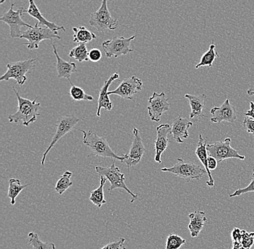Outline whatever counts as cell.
Here are the masks:
<instances>
[{"instance_id":"obj_21","label":"cell","mask_w":254,"mask_h":249,"mask_svg":"<svg viewBox=\"0 0 254 249\" xmlns=\"http://www.w3.org/2000/svg\"><path fill=\"white\" fill-rule=\"evenodd\" d=\"M28 1H29V7L28 9H25V12L29 14V15H31L33 18L36 19L39 21L40 25L47 27V28H50L51 30L54 31H66L64 27L59 26V25H56L55 23L49 21L47 19H45L44 15L40 12L39 8L35 4L34 0H28Z\"/></svg>"},{"instance_id":"obj_15","label":"cell","mask_w":254,"mask_h":249,"mask_svg":"<svg viewBox=\"0 0 254 249\" xmlns=\"http://www.w3.org/2000/svg\"><path fill=\"white\" fill-rule=\"evenodd\" d=\"M210 113L212 117L210 121L213 123L221 122H228L233 123L237 119V110L234 106L230 104L229 99L225 100L223 104L220 107H214L211 109Z\"/></svg>"},{"instance_id":"obj_42","label":"cell","mask_w":254,"mask_h":249,"mask_svg":"<svg viewBox=\"0 0 254 249\" xmlns=\"http://www.w3.org/2000/svg\"><path fill=\"white\" fill-rule=\"evenodd\" d=\"M248 95L249 96H252V95H254V90H249L247 91Z\"/></svg>"},{"instance_id":"obj_22","label":"cell","mask_w":254,"mask_h":249,"mask_svg":"<svg viewBox=\"0 0 254 249\" xmlns=\"http://www.w3.org/2000/svg\"><path fill=\"white\" fill-rule=\"evenodd\" d=\"M195 153H196V156L198 157V159L201 161L203 166H204V169H206V172H207L209 180L206 181V185L208 187H213L214 186V181L213 177H212V173L208 168L207 165L208 151L207 149H206V141L203 139L201 134L198 136V145Z\"/></svg>"},{"instance_id":"obj_24","label":"cell","mask_w":254,"mask_h":249,"mask_svg":"<svg viewBox=\"0 0 254 249\" xmlns=\"http://www.w3.org/2000/svg\"><path fill=\"white\" fill-rule=\"evenodd\" d=\"M74 35H73V42L79 43V44H87L90 42L92 40L96 39L97 36L95 33L87 30L85 27L82 26L79 28H73Z\"/></svg>"},{"instance_id":"obj_14","label":"cell","mask_w":254,"mask_h":249,"mask_svg":"<svg viewBox=\"0 0 254 249\" xmlns=\"http://www.w3.org/2000/svg\"><path fill=\"white\" fill-rule=\"evenodd\" d=\"M169 109L170 104L166 94L154 93L149 98L147 109L149 116L152 121L158 123L160 121V117L163 114L169 110Z\"/></svg>"},{"instance_id":"obj_43","label":"cell","mask_w":254,"mask_h":249,"mask_svg":"<svg viewBox=\"0 0 254 249\" xmlns=\"http://www.w3.org/2000/svg\"><path fill=\"white\" fill-rule=\"evenodd\" d=\"M120 249H126V248H125V246H124V247H122V248H121Z\"/></svg>"},{"instance_id":"obj_30","label":"cell","mask_w":254,"mask_h":249,"mask_svg":"<svg viewBox=\"0 0 254 249\" xmlns=\"http://www.w3.org/2000/svg\"><path fill=\"white\" fill-rule=\"evenodd\" d=\"M71 88L69 90V96L72 98L73 100L74 101H93L94 98L91 95H87L84 91L83 89L81 87H77L73 85L71 82Z\"/></svg>"},{"instance_id":"obj_37","label":"cell","mask_w":254,"mask_h":249,"mask_svg":"<svg viewBox=\"0 0 254 249\" xmlns=\"http://www.w3.org/2000/svg\"><path fill=\"white\" fill-rule=\"evenodd\" d=\"M125 241H126V239L125 238H121L117 242H111L109 244H106L101 249H120L124 247Z\"/></svg>"},{"instance_id":"obj_7","label":"cell","mask_w":254,"mask_h":249,"mask_svg":"<svg viewBox=\"0 0 254 249\" xmlns=\"http://www.w3.org/2000/svg\"><path fill=\"white\" fill-rule=\"evenodd\" d=\"M36 61H37L36 58H29L25 61L7 63V71L1 76L0 81H9L13 79L17 85H23L27 81V73L35 67Z\"/></svg>"},{"instance_id":"obj_20","label":"cell","mask_w":254,"mask_h":249,"mask_svg":"<svg viewBox=\"0 0 254 249\" xmlns=\"http://www.w3.org/2000/svg\"><path fill=\"white\" fill-rule=\"evenodd\" d=\"M56 58H57V77L66 78L70 81L71 75L77 71V64L74 62H68L60 57L55 45H52Z\"/></svg>"},{"instance_id":"obj_35","label":"cell","mask_w":254,"mask_h":249,"mask_svg":"<svg viewBox=\"0 0 254 249\" xmlns=\"http://www.w3.org/2000/svg\"><path fill=\"white\" fill-rule=\"evenodd\" d=\"M243 126L249 134L254 136V120L249 117H246L243 122Z\"/></svg>"},{"instance_id":"obj_36","label":"cell","mask_w":254,"mask_h":249,"mask_svg":"<svg viewBox=\"0 0 254 249\" xmlns=\"http://www.w3.org/2000/svg\"><path fill=\"white\" fill-rule=\"evenodd\" d=\"M89 60L93 62H98L102 58V53L98 49H93L89 52Z\"/></svg>"},{"instance_id":"obj_8","label":"cell","mask_w":254,"mask_h":249,"mask_svg":"<svg viewBox=\"0 0 254 249\" xmlns=\"http://www.w3.org/2000/svg\"><path fill=\"white\" fill-rule=\"evenodd\" d=\"M231 139L227 138L223 141H217L212 144L206 145L208 154L214 157L218 163L228 158H237L239 160H245L246 156L238 153V150L230 146Z\"/></svg>"},{"instance_id":"obj_2","label":"cell","mask_w":254,"mask_h":249,"mask_svg":"<svg viewBox=\"0 0 254 249\" xmlns=\"http://www.w3.org/2000/svg\"><path fill=\"white\" fill-rule=\"evenodd\" d=\"M17 96L18 101V109L15 113L9 115V123H19L23 122V125L28 126L31 123H34L37 120V116L41 115L39 112L41 103L36 102V100H30L28 99L22 98L20 93L15 87H12Z\"/></svg>"},{"instance_id":"obj_13","label":"cell","mask_w":254,"mask_h":249,"mask_svg":"<svg viewBox=\"0 0 254 249\" xmlns=\"http://www.w3.org/2000/svg\"><path fill=\"white\" fill-rule=\"evenodd\" d=\"M139 133L140 132H139V129L136 128H133L134 139H133L132 144L130 147L129 152L125 155V159L124 161L128 169L134 167L140 162L146 151Z\"/></svg>"},{"instance_id":"obj_12","label":"cell","mask_w":254,"mask_h":249,"mask_svg":"<svg viewBox=\"0 0 254 249\" xmlns=\"http://www.w3.org/2000/svg\"><path fill=\"white\" fill-rule=\"evenodd\" d=\"M142 81L135 76H132L122 81L116 90L109 91L108 95L109 96L111 95H118L123 99L132 100L134 95L142 91Z\"/></svg>"},{"instance_id":"obj_23","label":"cell","mask_w":254,"mask_h":249,"mask_svg":"<svg viewBox=\"0 0 254 249\" xmlns=\"http://www.w3.org/2000/svg\"><path fill=\"white\" fill-rule=\"evenodd\" d=\"M190 219V223L189 225V229L190 236L193 238L198 237L200 232L202 231L204 224L207 222L205 212L203 211H195L189 215Z\"/></svg>"},{"instance_id":"obj_1","label":"cell","mask_w":254,"mask_h":249,"mask_svg":"<svg viewBox=\"0 0 254 249\" xmlns=\"http://www.w3.org/2000/svg\"><path fill=\"white\" fill-rule=\"evenodd\" d=\"M83 133L82 141L86 147H89L91 152L88 155V157H104V158H111L113 159L118 160L121 162H124L125 159V155L122 156L116 154L115 152L111 149L109 143L106 138L98 136L92 130L88 131L83 130H78Z\"/></svg>"},{"instance_id":"obj_6","label":"cell","mask_w":254,"mask_h":249,"mask_svg":"<svg viewBox=\"0 0 254 249\" xmlns=\"http://www.w3.org/2000/svg\"><path fill=\"white\" fill-rule=\"evenodd\" d=\"M108 0H102L101 6L96 12L90 15L89 23L97 31L104 32L107 30L114 31L118 26V20L111 17L107 4Z\"/></svg>"},{"instance_id":"obj_11","label":"cell","mask_w":254,"mask_h":249,"mask_svg":"<svg viewBox=\"0 0 254 249\" xmlns=\"http://www.w3.org/2000/svg\"><path fill=\"white\" fill-rule=\"evenodd\" d=\"M79 121V118L76 117L75 115H68L60 117L57 120V131L50 145L49 146L46 151L43 155L42 159H41V164L42 166L45 164L46 158L49 152L52 150V149L56 145L57 142L63 138L65 135L71 132L73 128L75 127L77 123Z\"/></svg>"},{"instance_id":"obj_41","label":"cell","mask_w":254,"mask_h":249,"mask_svg":"<svg viewBox=\"0 0 254 249\" xmlns=\"http://www.w3.org/2000/svg\"><path fill=\"white\" fill-rule=\"evenodd\" d=\"M232 249H244L239 242H233V247Z\"/></svg>"},{"instance_id":"obj_39","label":"cell","mask_w":254,"mask_h":249,"mask_svg":"<svg viewBox=\"0 0 254 249\" xmlns=\"http://www.w3.org/2000/svg\"><path fill=\"white\" fill-rule=\"evenodd\" d=\"M217 164H218V161H217V160L215 158L210 156L208 157L207 165L209 170H215V169H217Z\"/></svg>"},{"instance_id":"obj_34","label":"cell","mask_w":254,"mask_h":249,"mask_svg":"<svg viewBox=\"0 0 254 249\" xmlns=\"http://www.w3.org/2000/svg\"><path fill=\"white\" fill-rule=\"evenodd\" d=\"M254 192V177H252V182L249 184V186L245 187V188L239 189L236 190L233 194L229 195L230 198H233V197L241 196V195L246 194L248 193H252Z\"/></svg>"},{"instance_id":"obj_16","label":"cell","mask_w":254,"mask_h":249,"mask_svg":"<svg viewBox=\"0 0 254 249\" xmlns=\"http://www.w3.org/2000/svg\"><path fill=\"white\" fill-rule=\"evenodd\" d=\"M157 136L155 141V161L161 164V157L168 149L169 139L168 134L171 133V126L169 124H162L157 127Z\"/></svg>"},{"instance_id":"obj_10","label":"cell","mask_w":254,"mask_h":249,"mask_svg":"<svg viewBox=\"0 0 254 249\" xmlns=\"http://www.w3.org/2000/svg\"><path fill=\"white\" fill-rule=\"evenodd\" d=\"M136 38L133 36L131 37H112L111 39L105 41L102 44L103 49L107 58L115 57L118 58L121 55H125L131 52L134 51L130 48L131 42Z\"/></svg>"},{"instance_id":"obj_40","label":"cell","mask_w":254,"mask_h":249,"mask_svg":"<svg viewBox=\"0 0 254 249\" xmlns=\"http://www.w3.org/2000/svg\"><path fill=\"white\" fill-rule=\"evenodd\" d=\"M250 109L246 111L245 112L246 116L251 117V118L254 120V101H250Z\"/></svg>"},{"instance_id":"obj_32","label":"cell","mask_w":254,"mask_h":249,"mask_svg":"<svg viewBox=\"0 0 254 249\" xmlns=\"http://www.w3.org/2000/svg\"><path fill=\"white\" fill-rule=\"evenodd\" d=\"M186 243L187 241L179 235L171 234L167 238L166 249H179Z\"/></svg>"},{"instance_id":"obj_19","label":"cell","mask_w":254,"mask_h":249,"mask_svg":"<svg viewBox=\"0 0 254 249\" xmlns=\"http://www.w3.org/2000/svg\"><path fill=\"white\" fill-rule=\"evenodd\" d=\"M193 123L187 118L178 116L173 121L171 133L173 138L179 144H183L184 139L189 138V129Z\"/></svg>"},{"instance_id":"obj_44","label":"cell","mask_w":254,"mask_h":249,"mask_svg":"<svg viewBox=\"0 0 254 249\" xmlns=\"http://www.w3.org/2000/svg\"><path fill=\"white\" fill-rule=\"evenodd\" d=\"M253 177H254V172H253Z\"/></svg>"},{"instance_id":"obj_9","label":"cell","mask_w":254,"mask_h":249,"mask_svg":"<svg viewBox=\"0 0 254 249\" xmlns=\"http://www.w3.org/2000/svg\"><path fill=\"white\" fill-rule=\"evenodd\" d=\"M14 5L15 4L12 3L9 10L3 15L0 20L9 25L10 36L12 39H15V38L20 39L23 35V31H21L22 27H27V28H30L33 26L29 24L25 23L22 20L21 16L23 15V12H25V10L24 7H19L17 11H15L13 9Z\"/></svg>"},{"instance_id":"obj_4","label":"cell","mask_w":254,"mask_h":249,"mask_svg":"<svg viewBox=\"0 0 254 249\" xmlns=\"http://www.w3.org/2000/svg\"><path fill=\"white\" fill-rule=\"evenodd\" d=\"M20 39H26L28 42L25 43L29 50L39 49L41 41L44 40H52L53 39H61L57 31H52L50 28L36 23L35 26L28 28L26 31H23Z\"/></svg>"},{"instance_id":"obj_25","label":"cell","mask_w":254,"mask_h":249,"mask_svg":"<svg viewBox=\"0 0 254 249\" xmlns=\"http://www.w3.org/2000/svg\"><path fill=\"white\" fill-rule=\"evenodd\" d=\"M29 185H31V184L21 185L20 181L17 179L12 178L9 179L7 197L10 199V204L12 205H15L16 198L21 193L22 190H23L25 187L29 186Z\"/></svg>"},{"instance_id":"obj_18","label":"cell","mask_w":254,"mask_h":249,"mask_svg":"<svg viewBox=\"0 0 254 249\" xmlns=\"http://www.w3.org/2000/svg\"><path fill=\"white\" fill-rule=\"evenodd\" d=\"M118 80H119V73H114L110 77V78L108 79L104 82L102 88L100 90L99 96H98V109H97V116L98 117L101 116V109H104L107 111H111L112 109L113 104L110 99H109V95H108V93H109V88L111 83Z\"/></svg>"},{"instance_id":"obj_31","label":"cell","mask_w":254,"mask_h":249,"mask_svg":"<svg viewBox=\"0 0 254 249\" xmlns=\"http://www.w3.org/2000/svg\"><path fill=\"white\" fill-rule=\"evenodd\" d=\"M28 244L33 249H56V246L54 243L41 242L36 233L31 232L28 234Z\"/></svg>"},{"instance_id":"obj_27","label":"cell","mask_w":254,"mask_h":249,"mask_svg":"<svg viewBox=\"0 0 254 249\" xmlns=\"http://www.w3.org/2000/svg\"><path fill=\"white\" fill-rule=\"evenodd\" d=\"M106 182V179L105 177H101L100 186L90 193V202H93L98 207H102V205L106 203V200L105 199L104 192H103Z\"/></svg>"},{"instance_id":"obj_3","label":"cell","mask_w":254,"mask_h":249,"mask_svg":"<svg viewBox=\"0 0 254 249\" xmlns=\"http://www.w3.org/2000/svg\"><path fill=\"white\" fill-rule=\"evenodd\" d=\"M95 171L97 174L101 177H105L110 182L111 187L109 189V192L110 194L113 190L116 189H122L127 191L131 195L132 199L131 202H134L136 199H137L138 195L133 193L127 187L125 183V176L123 173L121 172L120 169L116 166L114 163H113L110 167H104V166H95Z\"/></svg>"},{"instance_id":"obj_5","label":"cell","mask_w":254,"mask_h":249,"mask_svg":"<svg viewBox=\"0 0 254 249\" xmlns=\"http://www.w3.org/2000/svg\"><path fill=\"white\" fill-rule=\"evenodd\" d=\"M161 171L163 172H171L176 177H181L190 182L192 179L199 180L206 174L205 169H202L199 165L191 162L184 161L183 158H178L177 163L172 167L163 168Z\"/></svg>"},{"instance_id":"obj_17","label":"cell","mask_w":254,"mask_h":249,"mask_svg":"<svg viewBox=\"0 0 254 249\" xmlns=\"http://www.w3.org/2000/svg\"><path fill=\"white\" fill-rule=\"evenodd\" d=\"M185 98L190 101V119L196 123L200 118H204L205 115L203 113L206 104V95H192L186 94Z\"/></svg>"},{"instance_id":"obj_38","label":"cell","mask_w":254,"mask_h":249,"mask_svg":"<svg viewBox=\"0 0 254 249\" xmlns=\"http://www.w3.org/2000/svg\"><path fill=\"white\" fill-rule=\"evenodd\" d=\"M232 240L233 242H239L242 236V230L235 228L231 234Z\"/></svg>"},{"instance_id":"obj_26","label":"cell","mask_w":254,"mask_h":249,"mask_svg":"<svg viewBox=\"0 0 254 249\" xmlns=\"http://www.w3.org/2000/svg\"><path fill=\"white\" fill-rule=\"evenodd\" d=\"M219 57H220V55L216 51V45L214 44V41H212V44L209 46V50L204 54H203L199 63L195 66V68L198 69V68L205 66L212 67L214 61H215L216 58H219Z\"/></svg>"},{"instance_id":"obj_33","label":"cell","mask_w":254,"mask_h":249,"mask_svg":"<svg viewBox=\"0 0 254 249\" xmlns=\"http://www.w3.org/2000/svg\"><path fill=\"white\" fill-rule=\"evenodd\" d=\"M239 243L243 249H250L254 244V233L242 230V236Z\"/></svg>"},{"instance_id":"obj_28","label":"cell","mask_w":254,"mask_h":249,"mask_svg":"<svg viewBox=\"0 0 254 249\" xmlns=\"http://www.w3.org/2000/svg\"><path fill=\"white\" fill-rule=\"evenodd\" d=\"M89 52L87 50L86 44H79L77 47L73 48L69 53V58H74L76 61H79V63L83 62V61H89Z\"/></svg>"},{"instance_id":"obj_29","label":"cell","mask_w":254,"mask_h":249,"mask_svg":"<svg viewBox=\"0 0 254 249\" xmlns=\"http://www.w3.org/2000/svg\"><path fill=\"white\" fill-rule=\"evenodd\" d=\"M71 176H72V172L66 171L60 177V179L57 181L55 190L59 195L64 194L73 185V182L70 180Z\"/></svg>"}]
</instances>
